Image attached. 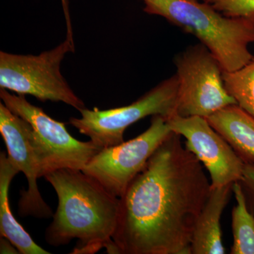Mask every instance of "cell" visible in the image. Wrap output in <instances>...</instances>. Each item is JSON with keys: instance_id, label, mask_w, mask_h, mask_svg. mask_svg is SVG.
<instances>
[{"instance_id": "obj_12", "label": "cell", "mask_w": 254, "mask_h": 254, "mask_svg": "<svg viewBox=\"0 0 254 254\" xmlns=\"http://www.w3.org/2000/svg\"><path fill=\"white\" fill-rule=\"evenodd\" d=\"M245 164H254V117L230 105L205 118Z\"/></svg>"}, {"instance_id": "obj_19", "label": "cell", "mask_w": 254, "mask_h": 254, "mask_svg": "<svg viewBox=\"0 0 254 254\" xmlns=\"http://www.w3.org/2000/svg\"><path fill=\"white\" fill-rule=\"evenodd\" d=\"M0 254H19L17 249L8 239L1 237L0 240Z\"/></svg>"}, {"instance_id": "obj_5", "label": "cell", "mask_w": 254, "mask_h": 254, "mask_svg": "<svg viewBox=\"0 0 254 254\" xmlns=\"http://www.w3.org/2000/svg\"><path fill=\"white\" fill-rule=\"evenodd\" d=\"M0 98L6 108L33 128L32 141L40 178L60 169L83 170L103 149L91 140L78 141L68 133L64 123L50 118L42 108L28 102L25 95L1 88Z\"/></svg>"}, {"instance_id": "obj_17", "label": "cell", "mask_w": 254, "mask_h": 254, "mask_svg": "<svg viewBox=\"0 0 254 254\" xmlns=\"http://www.w3.org/2000/svg\"><path fill=\"white\" fill-rule=\"evenodd\" d=\"M249 210L254 215V164H245L240 182Z\"/></svg>"}, {"instance_id": "obj_14", "label": "cell", "mask_w": 254, "mask_h": 254, "mask_svg": "<svg viewBox=\"0 0 254 254\" xmlns=\"http://www.w3.org/2000/svg\"><path fill=\"white\" fill-rule=\"evenodd\" d=\"M237 203L232 211L231 254H254V215L249 210L240 182L233 185Z\"/></svg>"}, {"instance_id": "obj_7", "label": "cell", "mask_w": 254, "mask_h": 254, "mask_svg": "<svg viewBox=\"0 0 254 254\" xmlns=\"http://www.w3.org/2000/svg\"><path fill=\"white\" fill-rule=\"evenodd\" d=\"M178 93L177 75L159 83L131 104L101 110H80L81 118H71L68 123L81 134L105 148L123 143L128 127L148 116L162 115L169 118L176 111Z\"/></svg>"}, {"instance_id": "obj_11", "label": "cell", "mask_w": 254, "mask_h": 254, "mask_svg": "<svg viewBox=\"0 0 254 254\" xmlns=\"http://www.w3.org/2000/svg\"><path fill=\"white\" fill-rule=\"evenodd\" d=\"M233 185L211 189L206 203L195 222L191 254H225L220 219L233 193Z\"/></svg>"}, {"instance_id": "obj_16", "label": "cell", "mask_w": 254, "mask_h": 254, "mask_svg": "<svg viewBox=\"0 0 254 254\" xmlns=\"http://www.w3.org/2000/svg\"><path fill=\"white\" fill-rule=\"evenodd\" d=\"M229 18H242L254 26V0H201Z\"/></svg>"}, {"instance_id": "obj_13", "label": "cell", "mask_w": 254, "mask_h": 254, "mask_svg": "<svg viewBox=\"0 0 254 254\" xmlns=\"http://www.w3.org/2000/svg\"><path fill=\"white\" fill-rule=\"evenodd\" d=\"M19 173L4 151L0 153V235L8 239L21 254H50L37 245L15 218L9 203V187Z\"/></svg>"}, {"instance_id": "obj_6", "label": "cell", "mask_w": 254, "mask_h": 254, "mask_svg": "<svg viewBox=\"0 0 254 254\" xmlns=\"http://www.w3.org/2000/svg\"><path fill=\"white\" fill-rule=\"evenodd\" d=\"M178 93L175 113L207 118L237 104L224 84L221 64L201 43L189 46L175 57Z\"/></svg>"}, {"instance_id": "obj_3", "label": "cell", "mask_w": 254, "mask_h": 254, "mask_svg": "<svg viewBox=\"0 0 254 254\" xmlns=\"http://www.w3.org/2000/svg\"><path fill=\"white\" fill-rule=\"evenodd\" d=\"M146 14L195 36L221 64L224 71L240 69L253 59L254 26L242 18L224 16L210 5L198 0H141Z\"/></svg>"}, {"instance_id": "obj_1", "label": "cell", "mask_w": 254, "mask_h": 254, "mask_svg": "<svg viewBox=\"0 0 254 254\" xmlns=\"http://www.w3.org/2000/svg\"><path fill=\"white\" fill-rule=\"evenodd\" d=\"M182 137L173 132L120 197L113 237L119 254H191L211 185Z\"/></svg>"}, {"instance_id": "obj_18", "label": "cell", "mask_w": 254, "mask_h": 254, "mask_svg": "<svg viewBox=\"0 0 254 254\" xmlns=\"http://www.w3.org/2000/svg\"><path fill=\"white\" fill-rule=\"evenodd\" d=\"M61 1L66 24V38L73 42L72 24H71V16H70L69 9H68V0H61Z\"/></svg>"}, {"instance_id": "obj_15", "label": "cell", "mask_w": 254, "mask_h": 254, "mask_svg": "<svg viewBox=\"0 0 254 254\" xmlns=\"http://www.w3.org/2000/svg\"><path fill=\"white\" fill-rule=\"evenodd\" d=\"M224 84L241 108L254 117V58L234 71H224Z\"/></svg>"}, {"instance_id": "obj_4", "label": "cell", "mask_w": 254, "mask_h": 254, "mask_svg": "<svg viewBox=\"0 0 254 254\" xmlns=\"http://www.w3.org/2000/svg\"><path fill=\"white\" fill-rule=\"evenodd\" d=\"M74 44L65 39L38 55L0 52V88L17 95H32L42 102H62L80 110L84 102L76 95L61 72L62 62L74 53Z\"/></svg>"}, {"instance_id": "obj_8", "label": "cell", "mask_w": 254, "mask_h": 254, "mask_svg": "<svg viewBox=\"0 0 254 254\" xmlns=\"http://www.w3.org/2000/svg\"><path fill=\"white\" fill-rule=\"evenodd\" d=\"M173 132L167 118L152 116L145 131L129 141L103 148L82 170L120 198L148 159Z\"/></svg>"}, {"instance_id": "obj_10", "label": "cell", "mask_w": 254, "mask_h": 254, "mask_svg": "<svg viewBox=\"0 0 254 254\" xmlns=\"http://www.w3.org/2000/svg\"><path fill=\"white\" fill-rule=\"evenodd\" d=\"M0 133L2 136L10 161L27 180L26 190H21L18 215L47 219L53 216V210L40 193L37 180L40 179L38 161L33 141V128L24 119L0 103Z\"/></svg>"}, {"instance_id": "obj_9", "label": "cell", "mask_w": 254, "mask_h": 254, "mask_svg": "<svg viewBox=\"0 0 254 254\" xmlns=\"http://www.w3.org/2000/svg\"><path fill=\"white\" fill-rule=\"evenodd\" d=\"M167 120L173 131L186 139L187 149L208 170L211 189L240 181L245 163L206 119L198 116L185 118L174 113Z\"/></svg>"}, {"instance_id": "obj_2", "label": "cell", "mask_w": 254, "mask_h": 254, "mask_svg": "<svg viewBox=\"0 0 254 254\" xmlns=\"http://www.w3.org/2000/svg\"><path fill=\"white\" fill-rule=\"evenodd\" d=\"M58 198L46 241L52 247L77 240L71 254L96 253L106 249L118 254L113 240L118 224L120 198L82 170L60 169L44 177Z\"/></svg>"}]
</instances>
